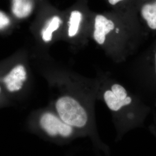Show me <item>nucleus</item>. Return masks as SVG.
<instances>
[{
	"instance_id": "nucleus-1",
	"label": "nucleus",
	"mask_w": 156,
	"mask_h": 156,
	"mask_svg": "<svg viewBox=\"0 0 156 156\" xmlns=\"http://www.w3.org/2000/svg\"><path fill=\"white\" fill-rule=\"evenodd\" d=\"M98 79L76 77L62 88L53 101L52 109L62 120L89 137L97 149L109 153V147L100 139L95 118Z\"/></svg>"
},
{
	"instance_id": "nucleus-2",
	"label": "nucleus",
	"mask_w": 156,
	"mask_h": 156,
	"mask_svg": "<svg viewBox=\"0 0 156 156\" xmlns=\"http://www.w3.org/2000/svg\"><path fill=\"white\" fill-rule=\"evenodd\" d=\"M148 35L139 17L113 10L93 13L90 39L116 62L135 53Z\"/></svg>"
},
{
	"instance_id": "nucleus-3",
	"label": "nucleus",
	"mask_w": 156,
	"mask_h": 156,
	"mask_svg": "<svg viewBox=\"0 0 156 156\" xmlns=\"http://www.w3.org/2000/svg\"><path fill=\"white\" fill-rule=\"evenodd\" d=\"M98 79L97 100L102 101L111 112L117 140L128 131L142 127L151 111L149 106L116 80L108 76Z\"/></svg>"
},
{
	"instance_id": "nucleus-4",
	"label": "nucleus",
	"mask_w": 156,
	"mask_h": 156,
	"mask_svg": "<svg viewBox=\"0 0 156 156\" xmlns=\"http://www.w3.org/2000/svg\"><path fill=\"white\" fill-rule=\"evenodd\" d=\"M35 126L44 137L55 142L66 143L83 137L76 129L65 123L53 109L41 112Z\"/></svg>"
},
{
	"instance_id": "nucleus-5",
	"label": "nucleus",
	"mask_w": 156,
	"mask_h": 156,
	"mask_svg": "<svg viewBox=\"0 0 156 156\" xmlns=\"http://www.w3.org/2000/svg\"><path fill=\"white\" fill-rule=\"evenodd\" d=\"M89 0H78L67 14L66 33L68 39L78 44H86L90 39L93 12L89 6Z\"/></svg>"
},
{
	"instance_id": "nucleus-6",
	"label": "nucleus",
	"mask_w": 156,
	"mask_h": 156,
	"mask_svg": "<svg viewBox=\"0 0 156 156\" xmlns=\"http://www.w3.org/2000/svg\"><path fill=\"white\" fill-rule=\"evenodd\" d=\"M140 76L144 86L156 95V39L143 58Z\"/></svg>"
},
{
	"instance_id": "nucleus-7",
	"label": "nucleus",
	"mask_w": 156,
	"mask_h": 156,
	"mask_svg": "<svg viewBox=\"0 0 156 156\" xmlns=\"http://www.w3.org/2000/svg\"><path fill=\"white\" fill-rule=\"evenodd\" d=\"M137 9L146 32L156 35V0H137Z\"/></svg>"
},
{
	"instance_id": "nucleus-8",
	"label": "nucleus",
	"mask_w": 156,
	"mask_h": 156,
	"mask_svg": "<svg viewBox=\"0 0 156 156\" xmlns=\"http://www.w3.org/2000/svg\"><path fill=\"white\" fill-rule=\"evenodd\" d=\"M27 79V73L23 64L12 68L2 79L5 89L10 93H16L23 89Z\"/></svg>"
},
{
	"instance_id": "nucleus-9",
	"label": "nucleus",
	"mask_w": 156,
	"mask_h": 156,
	"mask_svg": "<svg viewBox=\"0 0 156 156\" xmlns=\"http://www.w3.org/2000/svg\"><path fill=\"white\" fill-rule=\"evenodd\" d=\"M64 23L62 17L59 14H53L46 20L44 26L41 30V38L46 43L52 41L54 36L62 27Z\"/></svg>"
},
{
	"instance_id": "nucleus-10",
	"label": "nucleus",
	"mask_w": 156,
	"mask_h": 156,
	"mask_svg": "<svg viewBox=\"0 0 156 156\" xmlns=\"http://www.w3.org/2000/svg\"><path fill=\"white\" fill-rule=\"evenodd\" d=\"M112 10L129 16L138 17L137 0H105Z\"/></svg>"
},
{
	"instance_id": "nucleus-11",
	"label": "nucleus",
	"mask_w": 156,
	"mask_h": 156,
	"mask_svg": "<svg viewBox=\"0 0 156 156\" xmlns=\"http://www.w3.org/2000/svg\"><path fill=\"white\" fill-rule=\"evenodd\" d=\"M33 8L32 0H12V13L19 19L28 17L33 11Z\"/></svg>"
},
{
	"instance_id": "nucleus-12",
	"label": "nucleus",
	"mask_w": 156,
	"mask_h": 156,
	"mask_svg": "<svg viewBox=\"0 0 156 156\" xmlns=\"http://www.w3.org/2000/svg\"><path fill=\"white\" fill-rule=\"evenodd\" d=\"M11 23L9 17L5 13L0 11V30L7 27Z\"/></svg>"
},
{
	"instance_id": "nucleus-13",
	"label": "nucleus",
	"mask_w": 156,
	"mask_h": 156,
	"mask_svg": "<svg viewBox=\"0 0 156 156\" xmlns=\"http://www.w3.org/2000/svg\"><path fill=\"white\" fill-rule=\"evenodd\" d=\"M150 131L151 133L153 134L156 139V125H151L150 127Z\"/></svg>"
},
{
	"instance_id": "nucleus-14",
	"label": "nucleus",
	"mask_w": 156,
	"mask_h": 156,
	"mask_svg": "<svg viewBox=\"0 0 156 156\" xmlns=\"http://www.w3.org/2000/svg\"><path fill=\"white\" fill-rule=\"evenodd\" d=\"M1 93H2V87H1V86L0 85V96L1 95Z\"/></svg>"
},
{
	"instance_id": "nucleus-15",
	"label": "nucleus",
	"mask_w": 156,
	"mask_h": 156,
	"mask_svg": "<svg viewBox=\"0 0 156 156\" xmlns=\"http://www.w3.org/2000/svg\"><path fill=\"white\" fill-rule=\"evenodd\" d=\"M154 105L156 106V95L155 96V100H154Z\"/></svg>"
}]
</instances>
